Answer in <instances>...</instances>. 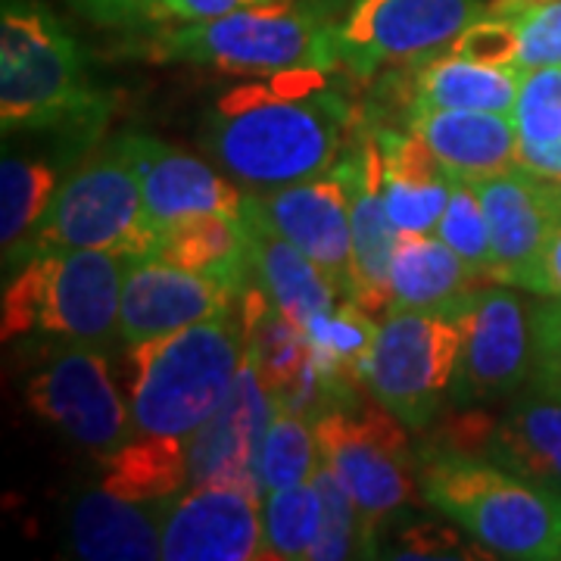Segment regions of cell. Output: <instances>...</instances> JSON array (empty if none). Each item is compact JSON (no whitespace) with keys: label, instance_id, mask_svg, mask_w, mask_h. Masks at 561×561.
I'll list each match as a JSON object with an SVG mask.
<instances>
[{"label":"cell","instance_id":"f1b7e54d","mask_svg":"<svg viewBox=\"0 0 561 561\" xmlns=\"http://www.w3.org/2000/svg\"><path fill=\"white\" fill-rule=\"evenodd\" d=\"M522 79V66H481L440 54L419 66L412 106L515 113Z\"/></svg>","mask_w":561,"mask_h":561},{"label":"cell","instance_id":"8fae6325","mask_svg":"<svg viewBox=\"0 0 561 561\" xmlns=\"http://www.w3.org/2000/svg\"><path fill=\"white\" fill-rule=\"evenodd\" d=\"M483 10V0H353L337 22L341 62L356 76L421 66L446 54Z\"/></svg>","mask_w":561,"mask_h":561},{"label":"cell","instance_id":"e0dca14e","mask_svg":"<svg viewBox=\"0 0 561 561\" xmlns=\"http://www.w3.org/2000/svg\"><path fill=\"white\" fill-rule=\"evenodd\" d=\"M471 184L490 231V278L524 290L552 228L561 221L556 181H542L515 165Z\"/></svg>","mask_w":561,"mask_h":561},{"label":"cell","instance_id":"f35d334b","mask_svg":"<svg viewBox=\"0 0 561 561\" xmlns=\"http://www.w3.org/2000/svg\"><path fill=\"white\" fill-rule=\"evenodd\" d=\"M530 387L561 400V300L534 302V371Z\"/></svg>","mask_w":561,"mask_h":561},{"label":"cell","instance_id":"3957f363","mask_svg":"<svg viewBox=\"0 0 561 561\" xmlns=\"http://www.w3.org/2000/svg\"><path fill=\"white\" fill-rule=\"evenodd\" d=\"M157 62H194L272 79L300 69H337V22L312 0H272L219 20L179 22L140 47Z\"/></svg>","mask_w":561,"mask_h":561},{"label":"cell","instance_id":"60d3db41","mask_svg":"<svg viewBox=\"0 0 561 561\" xmlns=\"http://www.w3.org/2000/svg\"><path fill=\"white\" fill-rule=\"evenodd\" d=\"M524 290L537 297H549V300H561V221L552 228Z\"/></svg>","mask_w":561,"mask_h":561},{"label":"cell","instance_id":"ab89813d","mask_svg":"<svg viewBox=\"0 0 561 561\" xmlns=\"http://www.w3.org/2000/svg\"><path fill=\"white\" fill-rule=\"evenodd\" d=\"M260 3H272V0H157V20L206 22Z\"/></svg>","mask_w":561,"mask_h":561},{"label":"cell","instance_id":"9a60e30c","mask_svg":"<svg viewBox=\"0 0 561 561\" xmlns=\"http://www.w3.org/2000/svg\"><path fill=\"white\" fill-rule=\"evenodd\" d=\"M250 203L280 238L337 280L346 300L353 297V221L341 165L316 179L250 191Z\"/></svg>","mask_w":561,"mask_h":561},{"label":"cell","instance_id":"d4e9b609","mask_svg":"<svg viewBox=\"0 0 561 561\" xmlns=\"http://www.w3.org/2000/svg\"><path fill=\"white\" fill-rule=\"evenodd\" d=\"M478 280L481 275L437 231L400 234L390 260V309H456Z\"/></svg>","mask_w":561,"mask_h":561},{"label":"cell","instance_id":"9c48e42d","mask_svg":"<svg viewBox=\"0 0 561 561\" xmlns=\"http://www.w3.org/2000/svg\"><path fill=\"white\" fill-rule=\"evenodd\" d=\"M316 437L324 468L375 534L421 490V456L409 427L378 400L324 412L316 421Z\"/></svg>","mask_w":561,"mask_h":561},{"label":"cell","instance_id":"1f68e13d","mask_svg":"<svg viewBox=\"0 0 561 561\" xmlns=\"http://www.w3.org/2000/svg\"><path fill=\"white\" fill-rule=\"evenodd\" d=\"M302 331H306V341L321 375L334 383V390L343 400L356 402V387H362L359 365L378 334L375 316L362 309L356 300L343 297L334 309L316 316Z\"/></svg>","mask_w":561,"mask_h":561},{"label":"cell","instance_id":"6da1fadb","mask_svg":"<svg viewBox=\"0 0 561 561\" xmlns=\"http://www.w3.org/2000/svg\"><path fill=\"white\" fill-rule=\"evenodd\" d=\"M356 138L353 106L328 88V69L280 72L234 88L201 128L206 157L247 191L324 175Z\"/></svg>","mask_w":561,"mask_h":561},{"label":"cell","instance_id":"d6986e66","mask_svg":"<svg viewBox=\"0 0 561 561\" xmlns=\"http://www.w3.org/2000/svg\"><path fill=\"white\" fill-rule=\"evenodd\" d=\"M131 147H135L140 184H144L147 219L153 225L157 238L162 228L187 216H201V213L243 216L247 213L250 191L225 179L216 165L150 135L131 131Z\"/></svg>","mask_w":561,"mask_h":561},{"label":"cell","instance_id":"74e56055","mask_svg":"<svg viewBox=\"0 0 561 561\" xmlns=\"http://www.w3.org/2000/svg\"><path fill=\"white\" fill-rule=\"evenodd\" d=\"M378 556L390 559H468V546L456 530L437 522H402L378 540Z\"/></svg>","mask_w":561,"mask_h":561},{"label":"cell","instance_id":"7c38bea8","mask_svg":"<svg viewBox=\"0 0 561 561\" xmlns=\"http://www.w3.org/2000/svg\"><path fill=\"white\" fill-rule=\"evenodd\" d=\"M461 353L456 405H483L518 393L534 371V302L508 284L474 290L459 306Z\"/></svg>","mask_w":561,"mask_h":561},{"label":"cell","instance_id":"7bdbcfd3","mask_svg":"<svg viewBox=\"0 0 561 561\" xmlns=\"http://www.w3.org/2000/svg\"><path fill=\"white\" fill-rule=\"evenodd\" d=\"M556 197H559V209H561V181H556Z\"/></svg>","mask_w":561,"mask_h":561},{"label":"cell","instance_id":"4316f807","mask_svg":"<svg viewBox=\"0 0 561 561\" xmlns=\"http://www.w3.org/2000/svg\"><path fill=\"white\" fill-rule=\"evenodd\" d=\"M60 191V172L44 160L3 153L0 162V250L3 268H20L38 253L44 219Z\"/></svg>","mask_w":561,"mask_h":561},{"label":"cell","instance_id":"4dcf8cb0","mask_svg":"<svg viewBox=\"0 0 561 561\" xmlns=\"http://www.w3.org/2000/svg\"><path fill=\"white\" fill-rule=\"evenodd\" d=\"M518 169L542 181H561V66L524 69L515 103Z\"/></svg>","mask_w":561,"mask_h":561},{"label":"cell","instance_id":"30bf717a","mask_svg":"<svg viewBox=\"0 0 561 561\" xmlns=\"http://www.w3.org/2000/svg\"><path fill=\"white\" fill-rule=\"evenodd\" d=\"M25 400L41 421L101 461L135 437L128 400H122L110 359L98 346H54L28 375Z\"/></svg>","mask_w":561,"mask_h":561},{"label":"cell","instance_id":"cb8c5ba5","mask_svg":"<svg viewBox=\"0 0 561 561\" xmlns=\"http://www.w3.org/2000/svg\"><path fill=\"white\" fill-rule=\"evenodd\" d=\"M483 456L561 496V400L534 390L512 402L493 424Z\"/></svg>","mask_w":561,"mask_h":561},{"label":"cell","instance_id":"ac0fdd59","mask_svg":"<svg viewBox=\"0 0 561 561\" xmlns=\"http://www.w3.org/2000/svg\"><path fill=\"white\" fill-rule=\"evenodd\" d=\"M350 187L353 221V297L371 316L390 309V260L400 241L383 201V150L378 128H359V138L341 162Z\"/></svg>","mask_w":561,"mask_h":561},{"label":"cell","instance_id":"5bb4252c","mask_svg":"<svg viewBox=\"0 0 561 561\" xmlns=\"http://www.w3.org/2000/svg\"><path fill=\"white\" fill-rule=\"evenodd\" d=\"M165 561L268 559L262 500L238 486H187L162 508Z\"/></svg>","mask_w":561,"mask_h":561},{"label":"cell","instance_id":"8992f818","mask_svg":"<svg viewBox=\"0 0 561 561\" xmlns=\"http://www.w3.org/2000/svg\"><path fill=\"white\" fill-rule=\"evenodd\" d=\"M101 98L84 76L79 41L41 0H3L0 10V122L10 131H47L98 122Z\"/></svg>","mask_w":561,"mask_h":561},{"label":"cell","instance_id":"d6a6232c","mask_svg":"<svg viewBox=\"0 0 561 561\" xmlns=\"http://www.w3.org/2000/svg\"><path fill=\"white\" fill-rule=\"evenodd\" d=\"M321 518H324V505L316 481L265 493L262 527H265L268 559H312V549L321 537Z\"/></svg>","mask_w":561,"mask_h":561},{"label":"cell","instance_id":"277c9868","mask_svg":"<svg viewBox=\"0 0 561 561\" xmlns=\"http://www.w3.org/2000/svg\"><path fill=\"white\" fill-rule=\"evenodd\" d=\"M128 409L138 434L187 437L228 400L243 362L238 306L225 316L128 346Z\"/></svg>","mask_w":561,"mask_h":561},{"label":"cell","instance_id":"ffe728a7","mask_svg":"<svg viewBox=\"0 0 561 561\" xmlns=\"http://www.w3.org/2000/svg\"><path fill=\"white\" fill-rule=\"evenodd\" d=\"M409 128L434 150L453 179L481 181L518 165V125L512 113L412 106Z\"/></svg>","mask_w":561,"mask_h":561},{"label":"cell","instance_id":"603a6c76","mask_svg":"<svg viewBox=\"0 0 561 561\" xmlns=\"http://www.w3.org/2000/svg\"><path fill=\"white\" fill-rule=\"evenodd\" d=\"M383 150V201L400 234H434L440 225L453 175L419 131L378 128Z\"/></svg>","mask_w":561,"mask_h":561},{"label":"cell","instance_id":"7402d4cb","mask_svg":"<svg viewBox=\"0 0 561 561\" xmlns=\"http://www.w3.org/2000/svg\"><path fill=\"white\" fill-rule=\"evenodd\" d=\"M247 231H250V280L294 324L306 328L309 321L334 309L343 290L319 262H312L300 247L280 238L278 231L253 209L247 194Z\"/></svg>","mask_w":561,"mask_h":561},{"label":"cell","instance_id":"4fadbf2b","mask_svg":"<svg viewBox=\"0 0 561 561\" xmlns=\"http://www.w3.org/2000/svg\"><path fill=\"white\" fill-rule=\"evenodd\" d=\"M278 402L243 350L241 371L219 412L187 434V486H238L256 493L260 449Z\"/></svg>","mask_w":561,"mask_h":561},{"label":"cell","instance_id":"8d00e7d4","mask_svg":"<svg viewBox=\"0 0 561 561\" xmlns=\"http://www.w3.org/2000/svg\"><path fill=\"white\" fill-rule=\"evenodd\" d=\"M518 28L505 16L483 10V16L471 22L446 54L481 66H518Z\"/></svg>","mask_w":561,"mask_h":561},{"label":"cell","instance_id":"2e32d148","mask_svg":"<svg viewBox=\"0 0 561 561\" xmlns=\"http://www.w3.org/2000/svg\"><path fill=\"white\" fill-rule=\"evenodd\" d=\"M238 294L216 278L187 272L160 256L131 260L122 284L119 341L125 346L157 341L181 328L225 316Z\"/></svg>","mask_w":561,"mask_h":561},{"label":"cell","instance_id":"836d02e7","mask_svg":"<svg viewBox=\"0 0 561 561\" xmlns=\"http://www.w3.org/2000/svg\"><path fill=\"white\" fill-rule=\"evenodd\" d=\"M321 465L324 461H321L316 424L278 405L260 449L262 496L272 493V490H284V486L316 481Z\"/></svg>","mask_w":561,"mask_h":561},{"label":"cell","instance_id":"7a4b0ae2","mask_svg":"<svg viewBox=\"0 0 561 561\" xmlns=\"http://www.w3.org/2000/svg\"><path fill=\"white\" fill-rule=\"evenodd\" d=\"M421 496L496 559L561 561V496L474 453L421 449Z\"/></svg>","mask_w":561,"mask_h":561},{"label":"cell","instance_id":"484cf974","mask_svg":"<svg viewBox=\"0 0 561 561\" xmlns=\"http://www.w3.org/2000/svg\"><path fill=\"white\" fill-rule=\"evenodd\" d=\"M150 256L181 265L241 294L250 284V231L243 216L201 213L162 228Z\"/></svg>","mask_w":561,"mask_h":561},{"label":"cell","instance_id":"52a82bcc","mask_svg":"<svg viewBox=\"0 0 561 561\" xmlns=\"http://www.w3.org/2000/svg\"><path fill=\"white\" fill-rule=\"evenodd\" d=\"M459 306L390 309L362 359L359 383L409 431H427L453 402L461 353Z\"/></svg>","mask_w":561,"mask_h":561},{"label":"cell","instance_id":"5b68a950","mask_svg":"<svg viewBox=\"0 0 561 561\" xmlns=\"http://www.w3.org/2000/svg\"><path fill=\"white\" fill-rule=\"evenodd\" d=\"M135 256L110 250H41L3 284L0 334L110 346L119 337L125 272Z\"/></svg>","mask_w":561,"mask_h":561},{"label":"cell","instance_id":"f546056e","mask_svg":"<svg viewBox=\"0 0 561 561\" xmlns=\"http://www.w3.org/2000/svg\"><path fill=\"white\" fill-rule=\"evenodd\" d=\"M101 486L125 500H169L187 490V437L138 434L103 459Z\"/></svg>","mask_w":561,"mask_h":561},{"label":"cell","instance_id":"83f0119b","mask_svg":"<svg viewBox=\"0 0 561 561\" xmlns=\"http://www.w3.org/2000/svg\"><path fill=\"white\" fill-rule=\"evenodd\" d=\"M238 316L243 328V350L278 402L300 381L312 362L306 331L287 319L253 280L238 294Z\"/></svg>","mask_w":561,"mask_h":561},{"label":"cell","instance_id":"e575fe53","mask_svg":"<svg viewBox=\"0 0 561 561\" xmlns=\"http://www.w3.org/2000/svg\"><path fill=\"white\" fill-rule=\"evenodd\" d=\"M490 13L518 28V66H561V0H490Z\"/></svg>","mask_w":561,"mask_h":561},{"label":"cell","instance_id":"b9f144b4","mask_svg":"<svg viewBox=\"0 0 561 561\" xmlns=\"http://www.w3.org/2000/svg\"><path fill=\"white\" fill-rule=\"evenodd\" d=\"M79 7L103 25H135L144 20H157V0H79Z\"/></svg>","mask_w":561,"mask_h":561},{"label":"cell","instance_id":"44dd1931","mask_svg":"<svg viewBox=\"0 0 561 561\" xmlns=\"http://www.w3.org/2000/svg\"><path fill=\"white\" fill-rule=\"evenodd\" d=\"M165 500H125L98 486L81 493L69 508V549L88 561L162 559Z\"/></svg>","mask_w":561,"mask_h":561},{"label":"cell","instance_id":"ba28073f","mask_svg":"<svg viewBox=\"0 0 561 561\" xmlns=\"http://www.w3.org/2000/svg\"><path fill=\"white\" fill-rule=\"evenodd\" d=\"M157 231L147 219L131 131L98 147L62 181L38 238L41 250H110L150 256Z\"/></svg>","mask_w":561,"mask_h":561},{"label":"cell","instance_id":"d590c367","mask_svg":"<svg viewBox=\"0 0 561 561\" xmlns=\"http://www.w3.org/2000/svg\"><path fill=\"white\" fill-rule=\"evenodd\" d=\"M437 234L481 278H490V231H486L481 197H478L471 181L453 179L449 203H446V213H443L440 225H437Z\"/></svg>","mask_w":561,"mask_h":561}]
</instances>
